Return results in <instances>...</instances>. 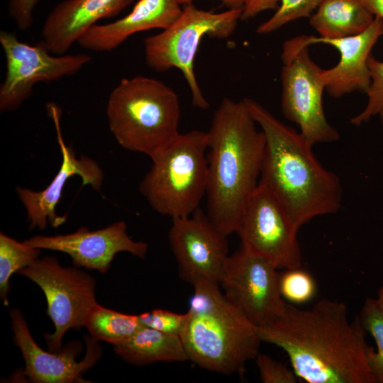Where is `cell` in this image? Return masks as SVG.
I'll return each instance as SVG.
<instances>
[{
  "instance_id": "cell-1",
  "label": "cell",
  "mask_w": 383,
  "mask_h": 383,
  "mask_svg": "<svg viewBox=\"0 0 383 383\" xmlns=\"http://www.w3.org/2000/svg\"><path fill=\"white\" fill-rule=\"evenodd\" d=\"M262 342L281 348L294 372L309 383H375L367 360L369 345L359 316L323 299L310 309L287 304L284 312L257 326Z\"/></svg>"
},
{
  "instance_id": "cell-2",
  "label": "cell",
  "mask_w": 383,
  "mask_h": 383,
  "mask_svg": "<svg viewBox=\"0 0 383 383\" xmlns=\"http://www.w3.org/2000/svg\"><path fill=\"white\" fill-rule=\"evenodd\" d=\"M256 123L243 99L224 98L207 132L206 214L227 236L237 233L259 183L265 137Z\"/></svg>"
},
{
  "instance_id": "cell-3",
  "label": "cell",
  "mask_w": 383,
  "mask_h": 383,
  "mask_svg": "<svg viewBox=\"0 0 383 383\" xmlns=\"http://www.w3.org/2000/svg\"><path fill=\"white\" fill-rule=\"evenodd\" d=\"M244 101L265 137L259 182L282 205L299 229L316 216L336 213L342 187L335 174L316 159L312 145L256 101Z\"/></svg>"
},
{
  "instance_id": "cell-4",
  "label": "cell",
  "mask_w": 383,
  "mask_h": 383,
  "mask_svg": "<svg viewBox=\"0 0 383 383\" xmlns=\"http://www.w3.org/2000/svg\"><path fill=\"white\" fill-rule=\"evenodd\" d=\"M192 286L188 319L180 335L189 360L221 374L242 373L259 354L257 326L226 298L220 284L201 279Z\"/></svg>"
},
{
  "instance_id": "cell-5",
  "label": "cell",
  "mask_w": 383,
  "mask_h": 383,
  "mask_svg": "<svg viewBox=\"0 0 383 383\" xmlns=\"http://www.w3.org/2000/svg\"><path fill=\"white\" fill-rule=\"evenodd\" d=\"M106 114L118 143L150 158L180 134L178 96L154 78L136 76L121 79L109 96Z\"/></svg>"
},
{
  "instance_id": "cell-6",
  "label": "cell",
  "mask_w": 383,
  "mask_h": 383,
  "mask_svg": "<svg viewBox=\"0 0 383 383\" xmlns=\"http://www.w3.org/2000/svg\"><path fill=\"white\" fill-rule=\"evenodd\" d=\"M207 150V132L192 130L150 158L139 189L153 210L173 219L199 208L206 192Z\"/></svg>"
},
{
  "instance_id": "cell-7",
  "label": "cell",
  "mask_w": 383,
  "mask_h": 383,
  "mask_svg": "<svg viewBox=\"0 0 383 383\" xmlns=\"http://www.w3.org/2000/svg\"><path fill=\"white\" fill-rule=\"evenodd\" d=\"M242 9L221 13L204 11L192 3L184 4L179 17L162 32L144 40L148 66L155 72L176 67L182 72L192 94L194 106L207 109L210 105L198 84L194 61L204 36L225 39L230 37L240 20Z\"/></svg>"
},
{
  "instance_id": "cell-8",
  "label": "cell",
  "mask_w": 383,
  "mask_h": 383,
  "mask_svg": "<svg viewBox=\"0 0 383 383\" xmlns=\"http://www.w3.org/2000/svg\"><path fill=\"white\" fill-rule=\"evenodd\" d=\"M311 35L286 40L281 55L282 111L296 123L301 133L312 146L339 139V133L326 120L323 107V69L310 57Z\"/></svg>"
},
{
  "instance_id": "cell-9",
  "label": "cell",
  "mask_w": 383,
  "mask_h": 383,
  "mask_svg": "<svg viewBox=\"0 0 383 383\" xmlns=\"http://www.w3.org/2000/svg\"><path fill=\"white\" fill-rule=\"evenodd\" d=\"M18 273L44 292L47 313L55 326L54 333L45 335V340L50 350H60L66 332L84 326L87 316L98 304L94 279L77 267H63L55 257L48 256L38 257Z\"/></svg>"
},
{
  "instance_id": "cell-10",
  "label": "cell",
  "mask_w": 383,
  "mask_h": 383,
  "mask_svg": "<svg viewBox=\"0 0 383 383\" xmlns=\"http://www.w3.org/2000/svg\"><path fill=\"white\" fill-rule=\"evenodd\" d=\"M298 230L278 199L259 182L237 231L241 248L277 270L300 267Z\"/></svg>"
},
{
  "instance_id": "cell-11",
  "label": "cell",
  "mask_w": 383,
  "mask_h": 383,
  "mask_svg": "<svg viewBox=\"0 0 383 383\" xmlns=\"http://www.w3.org/2000/svg\"><path fill=\"white\" fill-rule=\"evenodd\" d=\"M6 72L0 87V111L17 109L32 94L39 82H50L78 72L91 57L86 54L57 55L39 42L30 45L20 41L16 35L0 32Z\"/></svg>"
},
{
  "instance_id": "cell-12",
  "label": "cell",
  "mask_w": 383,
  "mask_h": 383,
  "mask_svg": "<svg viewBox=\"0 0 383 383\" xmlns=\"http://www.w3.org/2000/svg\"><path fill=\"white\" fill-rule=\"evenodd\" d=\"M277 270L241 247L226 260L219 284L226 298L257 326L273 321L287 308Z\"/></svg>"
},
{
  "instance_id": "cell-13",
  "label": "cell",
  "mask_w": 383,
  "mask_h": 383,
  "mask_svg": "<svg viewBox=\"0 0 383 383\" xmlns=\"http://www.w3.org/2000/svg\"><path fill=\"white\" fill-rule=\"evenodd\" d=\"M172 220L168 239L181 278L192 285L201 279L219 284L228 257L227 235L200 208Z\"/></svg>"
},
{
  "instance_id": "cell-14",
  "label": "cell",
  "mask_w": 383,
  "mask_h": 383,
  "mask_svg": "<svg viewBox=\"0 0 383 383\" xmlns=\"http://www.w3.org/2000/svg\"><path fill=\"white\" fill-rule=\"evenodd\" d=\"M47 111L55 124L62 161L58 172L43 190L33 191L20 187L16 188L31 229H44L48 222L56 228L66 221L67 216L57 215L56 206L70 178L78 175L84 186L89 185L96 190L101 189L104 180L103 171L94 160L86 156L77 157L72 148L65 144L61 131L60 108L55 103H48Z\"/></svg>"
},
{
  "instance_id": "cell-15",
  "label": "cell",
  "mask_w": 383,
  "mask_h": 383,
  "mask_svg": "<svg viewBox=\"0 0 383 383\" xmlns=\"http://www.w3.org/2000/svg\"><path fill=\"white\" fill-rule=\"evenodd\" d=\"M24 242L38 249L59 251L67 254L76 267H83L106 273L115 255L128 252L144 259L148 245L133 240L127 233V225L120 221L108 226L89 231L85 227L74 233L54 236L35 235Z\"/></svg>"
},
{
  "instance_id": "cell-16",
  "label": "cell",
  "mask_w": 383,
  "mask_h": 383,
  "mask_svg": "<svg viewBox=\"0 0 383 383\" xmlns=\"http://www.w3.org/2000/svg\"><path fill=\"white\" fill-rule=\"evenodd\" d=\"M15 344L21 350L25 361L21 372L27 380L34 383H72L82 382L81 374L100 358L101 350L97 340L85 338L87 351L84 358L77 361L82 345L70 343L62 350L52 353L43 350L33 338L27 323L17 309L10 311Z\"/></svg>"
},
{
  "instance_id": "cell-17",
  "label": "cell",
  "mask_w": 383,
  "mask_h": 383,
  "mask_svg": "<svg viewBox=\"0 0 383 383\" xmlns=\"http://www.w3.org/2000/svg\"><path fill=\"white\" fill-rule=\"evenodd\" d=\"M383 35V19L374 16L370 27L353 36L326 39L310 36L311 44L326 43L335 47L340 54L339 62L323 70L322 78L328 93L335 98L354 91L367 93L371 76L367 60L378 38Z\"/></svg>"
},
{
  "instance_id": "cell-18",
  "label": "cell",
  "mask_w": 383,
  "mask_h": 383,
  "mask_svg": "<svg viewBox=\"0 0 383 383\" xmlns=\"http://www.w3.org/2000/svg\"><path fill=\"white\" fill-rule=\"evenodd\" d=\"M133 0H64L49 13L39 42L52 54L66 53L96 23L118 15Z\"/></svg>"
},
{
  "instance_id": "cell-19",
  "label": "cell",
  "mask_w": 383,
  "mask_h": 383,
  "mask_svg": "<svg viewBox=\"0 0 383 383\" xmlns=\"http://www.w3.org/2000/svg\"><path fill=\"white\" fill-rule=\"evenodd\" d=\"M182 11L177 0H140L127 16L109 23L94 25L77 43L90 51H111L133 34L168 28Z\"/></svg>"
},
{
  "instance_id": "cell-20",
  "label": "cell",
  "mask_w": 383,
  "mask_h": 383,
  "mask_svg": "<svg viewBox=\"0 0 383 383\" xmlns=\"http://www.w3.org/2000/svg\"><path fill=\"white\" fill-rule=\"evenodd\" d=\"M114 350L123 360L135 365L189 360L180 336L143 325L128 340L114 345Z\"/></svg>"
},
{
  "instance_id": "cell-21",
  "label": "cell",
  "mask_w": 383,
  "mask_h": 383,
  "mask_svg": "<svg viewBox=\"0 0 383 383\" xmlns=\"http://www.w3.org/2000/svg\"><path fill=\"white\" fill-rule=\"evenodd\" d=\"M374 19L362 0H323L309 23L321 38L335 39L364 32Z\"/></svg>"
},
{
  "instance_id": "cell-22",
  "label": "cell",
  "mask_w": 383,
  "mask_h": 383,
  "mask_svg": "<svg viewBox=\"0 0 383 383\" xmlns=\"http://www.w3.org/2000/svg\"><path fill=\"white\" fill-rule=\"evenodd\" d=\"M142 325L138 316L120 313L99 304L91 311L84 323L92 338L113 346L128 340Z\"/></svg>"
},
{
  "instance_id": "cell-23",
  "label": "cell",
  "mask_w": 383,
  "mask_h": 383,
  "mask_svg": "<svg viewBox=\"0 0 383 383\" xmlns=\"http://www.w3.org/2000/svg\"><path fill=\"white\" fill-rule=\"evenodd\" d=\"M40 249L0 233V295L5 306L9 305L10 278L39 257Z\"/></svg>"
},
{
  "instance_id": "cell-24",
  "label": "cell",
  "mask_w": 383,
  "mask_h": 383,
  "mask_svg": "<svg viewBox=\"0 0 383 383\" xmlns=\"http://www.w3.org/2000/svg\"><path fill=\"white\" fill-rule=\"evenodd\" d=\"M366 332L374 339L377 350L369 346L367 360L375 383H383V316L376 299L367 298L359 316Z\"/></svg>"
},
{
  "instance_id": "cell-25",
  "label": "cell",
  "mask_w": 383,
  "mask_h": 383,
  "mask_svg": "<svg viewBox=\"0 0 383 383\" xmlns=\"http://www.w3.org/2000/svg\"><path fill=\"white\" fill-rule=\"evenodd\" d=\"M323 0H280V5L274 15L261 23L256 32L259 34L272 33L296 19L311 17Z\"/></svg>"
},
{
  "instance_id": "cell-26",
  "label": "cell",
  "mask_w": 383,
  "mask_h": 383,
  "mask_svg": "<svg viewBox=\"0 0 383 383\" xmlns=\"http://www.w3.org/2000/svg\"><path fill=\"white\" fill-rule=\"evenodd\" d=\"M279 287L284 300L294 304L306 303L313 298L316 285L313 277L299 267L279 273Z\"/></svg>"
},
{
  "instance_id": "cell-27",
  "label": "cell",
  "mask_w": 383,
  "mask_h": 383,
  "mask_svg": "<svg viewBox=\"0 0 383 383\" xmlns=\"http://www.w3.org/2000/svg\"><path fill=\"white\" fill-rule=\"evenodd\" d=\"M367 65L371 76V83L366 93L368 102L365 109L350 120V123L355 126L367 122L376 115H379L383 123V62L377 60L370 54Z\"/></svg>"
},
{
  "instance_id": "cell-28",
  "label": "cell",
  "mask_w": 383,
  "mask_h": 383,
  "mask_svg": "<svg viewBox=\"0 0 383 383\" xmlns=\"http://www.w3.org/2000/svg\"><path fill=\"white\" fill-rule=\"evenodd\" d=\"M143 326L180 336L188 319L187 312L177 313L164 309H155L138 316Z\"/></svg>"
},
{
  "instance_id": "cell-29",
  "label": "cell",
  "mask_w": 383,
  "mask_h": 383,
  "mask_svg": "<svg viewBox=\"0 0 383 383\" xmlns=\"http://www.w3.org/2000/svg\"><path fill=\"white\" fill-rule=\"evenodd\" d=\"M260 379L264 383H296L298 377L294 370L267 355L260 353L255 357Z\"/></svg>"
},
{
  "instance_id": "cell-30",
  "label": "cell",
  "mask_w": 383,
  "mask_h": 383,
  "mask_svg": "<svg viewBox=\"0 0 383 383\" xmlns=\"http://www.w3.org/2000/svg\"><path fill=\"white\" fill-rule=\"evenodd\" d=\"M40 0H9V13L18 28L28 30L33 22V13Z\"/></svg>"
},
{
  "instance_id": "cell-31",
  "label": "cell",
  "mask_w": 383,
  "mask_h": 383,
  "mask_svg": "<svg viewBox=\"0 0 383 383\" xmlns=\"http://www.w3.org/2000/svg\"><path fill=\"white\" fill-rule=\"evenodd\" d=\"M280 0H246L242 9L241 21H247L266 10H274Z\"/></svg>"
},
{
  "instance_id": "cell-32",
  "label": "cell",
  "mask_w": 383,
  "mask_h": 383,
  "mask_svg": "<svg viewBox=\"0 0 383 383\" xmlns=\"http://www.w3.org/2000/svg\"><path fill=\"white\" fill-rule=\"evenodd\" d=\"M362 1L374 16L383 19V0H362Z\"/></svg>"
},
{
  "instance_id": "cell-33",
  "label": "cell",
  "mask_w": 383,
  "mask_h": 383,
  "mask_svg": "<svg viewBox=\"0 0 383 383\" xmlns=\"http://www.w3.org/2000/svg\"><path fill=\"white\" fill-rule=\"evenodd\" d=\"M179 4L192 3L195 0H177ZM228 9H243L246 0H221Z\"/></svg>"
},
{
  "instance_id": "cell-34",
  "label": "cell",
  "mask_w": 383,
  "mask_h": 383,
  "mask_svg": "<svg viewBox=\"0 0 383 383\" xmlns=\"http://www.w3.org/2000/svg\"><path fill=\"white\" fill-rule=\"evenodd\" d=\"M376 299H377L379 308L381 311V313L383 316V282L379 289L378 296Z\"/></svg>"
}]
</instances>
